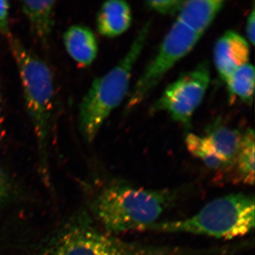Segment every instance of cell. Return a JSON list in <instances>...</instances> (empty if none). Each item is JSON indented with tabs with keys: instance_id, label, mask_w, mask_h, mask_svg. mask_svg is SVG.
<instances>
[{
	"instance_id": "cell-1",
	"label": "cell",
	"mask_w": 255,
	"mask_h": 255,
	"mask_svg": "<svg viewBox=\"0 0 255 255\" xmlns=\"http://www.w3.org/2000/svg\"><path fill=\"white\" fill-rule=\"evenodd\" d=\"M180 193L176 189H144L114 182L96 196L92 209L105 232L113 235L141 231L157 223L175 204Z\"/></svg>"
},
{
	"instance_id": "cell-2",
	"label": "cell",
	"mask_w": 255,
	"mask_h": 255,
	"mask_svg": "<svg viewBox=\"0 0 255 255\" xmlns=\"http://www.w3.org/2000/svg\"><path fill=\"white\" fill-rule=\"evenodd\" d=\"M150 27L148 21L139 30L125 56L108 73L96 78L82 99L79 130L87 142L95 140L105 121L127 95L134 65L143 50Z\"/></svg>"
},
{
	"instance_id": "cell-3",
	"label": "cell",
	"mask_w": 255,
	"mask_h": 255,
	"mask_svg": "<svg viewBox=\"0 0 255 255\" xmlns=\"http://www.w3.org/2000/svg\"><path fill=\"white\" fill-rule=\"evenodd\" d=\"M255 206L254 196L231 194L211 201L187 219L155 223L141 231L189 233L225 240L241 238L254 229Z\"/></svg>"
},
{
	"instance_id": "cell-4",
	"label": "cell",
	"mask_w": 255,
	"mask_h": 255,
	"mask_svg": "<svg viewBox=\"0 0 255 255\" xmlns=\"http://www.w3.org/2000/svg\"><path fill=\"white\" fill-rule=\"evenodd\" d=\"M10 49L17 67L23 98L40 150L48 145L54 110L53 73L48 64L15 37L8 38Z\"/></svg>"
},
{
	"instance_id": "cell-5",
	"label": "cell",
	"mask_w": 255,
	"mask_h": 255,
	"mask_svg": "<svg viewBox=\"0 0 255 255\" xmlns=\"http://www.w3.org/2000/svg\"><path fill=\"white\" fill-rule=\"evenodd\" d=\"M43 255H191L190 250L147 246L114 237L90 224L69 228Z\"/></svg>"
},
{
	"instance_id": "cell-6",
	"label": "cell",
	"mask_w": 255,
	"mask_h": 255,
	"mask_svg": "<svg viewBox=\"0 0 255 255\" xmlns=\"http://www.w3.org/2000/svg\"><path fill=\"white\" fill-rule=\"evenodd\" d=\"M201 36L176 20L161 43L157 54L137 79L128 100L127 110L141 104L164 75L195 47Z\"/></svg>"
},
{
	"instance_id": "cell-7",
	"label": "cell",
	"mask_w": 255,
	"mask_h": 255,
	"mask_svg": "<svg viewBox=\"0 0 255 255\" xmlns=\"http://www.w3.org/2000/svg\"><path fill=\"white\" fill-rule=\"evenodd\" d=\"M210 82L209 64L202 62L169 85L151 112H166L175 122L189 127L194 112L204 100Z\"/></svg>"
},
{
	"instance_id": "cell-8",
	"label": "cell",
	"mask_w": 255,
	"mask_h": 255,
	"mask_svg": "<svg viewBox=\"0 0 255 255\" xmlns=\"http://www.w3.org/2000/svg\"><path fill=\"white\" fill-rule=\"evenodd\" d=\"M250 55L249 43L241 34L233 31L223 33L216 41L214 52L215 65L223 81L237 69L249 63Z\"/></svg>"
},
{
	"instance_id": "cell-9",
	"label": "cell",
	"mask_w": 255,
	"mask_h": 255,
	"mask_svg": "<svg viewBox=\"0 0 255 255\" xmlns=\"http://www.w3.org/2000/svg\"><path fill=\"white\" fill-rule=\"evenodd\" d=\"M63 38L67 53L79 66L87 68L94 63L99 49L92 29L85 25H72L64 33Z\"/></svg>"
},
{
	"instance_id": "cell-10",
	"label": "cell",
	"mask_w": 255,
	"mask_h": 255,
	"mask_svg": "<svg viewBox=\"0 0 255 255\" xmlns=\"http://www.w3.org/2000/svg\"><path fill=\"white\" fill-rule=\"evenodd\" d=\"M223 0L184 1L177 20L202 36L223 7Z\"/></svg>"
},
{
	"instance_id": "cell-11",
	"label": "cell",
	"mask_w": 255,
	"mask_h": 255,
	"mask_svg": "<svg viewBox=\"0 0 255 255\" xmlns=\"http://www.w3.org/2000/svg\"><path fill=\"white\" fill-rule=\"evenodd\" d=\"M131 22L130 6L122 0L105 1L97 13V30L102 36L107 38H115L123 34Z\"/></svg>"
},
{
	"instance_id": "cell-12",
	"label": "cell",
	"mask_w": 255,
	"mask_h": 255,
	"mask_svg": "<svg viewBox=\"0 0 255 255\" xmlns=\"http://www.w3.org/2000/svg\"><path fill=\"white\" fill-rule=\"evenodd\" d=\"M55 1H22L21 8L33 34L47 46L54 25Z\"/></svg>"
},
{
	"instance_id": "cell-13",
	"label": "cell",
	"mask_w": 255,
	"mask_h": 255,
	"mask_svg": "<svg viewBox=\"0 0 255 255\" xmlns=\"http://www.w3.org/2000/svg\"><path fill=\"white\" fill-rule=\"evenodd\" d=\"M243 135V133L237 129L222 125H213L208 129L205 137L216 153L231 169L234 167Z\"/></svg>"
},
{
	"instance_id": "cell-14",
	"label": "cell",
	"mask_w": 255,
	"mask_h": 255,
	"mask_svg": "<svg viewBox=\"0 0 255 255\" xmlns=\"http://www.w3.org/2000/svg\"><path fill=\"white\" fill-rule=\"evenodd\" d=\"M236 180L247 185L255 183V133L249 129L243 133L241 147L235 162Z\"/></svg>"
},
{
	"instance_id": "cell-15",
	"label": "cell",
	"mask_w": 255,
	"mask_h": 255,
	"mask_svg": "<svg viewBox=\"0 0 255 255\" xmlns=\"http://www.w3.org/2000/svg\"><path fill=\"white\" fill-rule=\"evenodd\" d=\"M255 68L248 63L233 72L227 80L228 90L231 97H237L245 103L253 102L255 88Z\"/></svg>"
},
{
	"instance_id": "cell-16",
	"label": "cell",
	"mask_w": 255,
	"mask_h": 255,
	"mask_svg": "<svg viewBox=\"0 0 255 255\" xmlns=\"http://www.w3.org/2000/svg\"><path fill=\"white\" fill-rule=\"evenodd\" d=\"M188 151L194 157L200 159L210 169L215 170H227L228 164L215 151L205 136L189 133L185 138Z\"/></svg>"
},
{
	"instance_id": "cell-17",
	"label": "cell",
	"mask_w": 255,
	"mask_h": 255,
	"mask_svg": "<svg viewBox=\"0 0 255 255\" xmlns=\"http://www.w3.org/2000/svg\"><path fill=\"white\" fill-rule=\"evenodd\" d=\"M184 1L180 0H157V1H147L145 4L147 7L159 14L164 15L174 14L179 11Z\"/></svg>"
},
{
	"instance_id": "cell-18",
	"label": "cell",
	"mask_w": 255,
	"mask_h": 255,
	"mask_svg": "<svg viewBox=\"0 0 255 255\" xmlns=\"http://www.w3.org/2000/svg\"><path fill=\"white\" fill-rule=\"evenodd\" d=\"M9 1L0 0V33L9 38L11 36L9 30Z\"/></svg>"
},
{
	"instance_id": "cell-19",
	"label": "cell",
	"mask_w": 255,
	"mask_h": 255,
	"mask_svg": "<svg viewBox=\"0 0 255 255\" xmlns=\"http://www.w3.org/2000/svg\"><path fill=\"white\" fill-rule=\"evenodd\" d=\"M255 10L253 6L246 21V34L252 46H254L255 41Z\"/></svg>"
},
{
	"instance_id": "cell-20",
	"label": "cell",
	"mask_w": 255,
	"mask_h": 255,
	"mask_svg": "<svg viewBox=\"0 0 255 255\" xmlns=\"http://www.w3.org/2000/svg\"><path fill=\"white\" fill-rule=\"evenodd\" d=\"M5 192H6V185H5L4 179L1 176H0V199L4 195Z\"/></svg>"
},
{
	"instance_id": "cell-21",
	"label": "cell",
	"mask_w": 255,
	"mask_h": 255,
	"mask_svg": "<svg viewBox=\"0 0 255 255\" xmlns=\"http://www.w3.org/2000/svg\"><path fill=\"white\" fill-rule=\"evenodd\" d=\"M2 125H1V92H0V136H1V130H2Z\"/></svg>"
}]
</instances>
